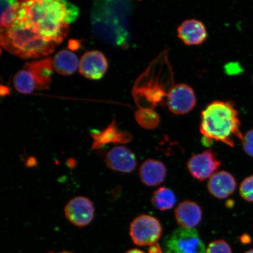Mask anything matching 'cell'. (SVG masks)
<instances>
[{"label": "cell", "instance_id": "cell-11", "mask_svg": "<svg viewBox=\"0 0 253 253\" xmlns=\"http://www.w3.org/2000/svg\"><path fill=\"white\" fill-rule=\"evenodd\" d=\"M104 162L109 169L123 173H132L137 165L134 153L125 145H118L110 149L104 156Z\"/></svg>", "mask_w": 253, "mask_h": 253}, {"label": "cell", "instance_id": "cell-19", "mask_svg": "<svg viewBox=\"0 0 253 253\" xmlns=\"http://www.w3.org/2000/svg\"><path fill=\"white\" fill-rule=\"evenodd\" d=\"M78 64L77 55L66 50L57 53L53 61L55 71L62 75H71L74 74L77 70Z\"/></svg>", "mask_w": 253, "mask_h": 253}, {"label": "cell", "instance_id": "cell-6", "mask_svg": "<svg viewBox=\"0 0 253 253\" xmlns=\"http://www.w3.org/2000/svg\"><path fill=\"white\" fill-rule=\"evenodd\" d=\"M164 253H206L205 246L195 229L174 230L164 240Z\"/></svg>", "mask_w": 253, "mask_h": 253}, {"label": "cell", "instance_id": "cell-1", "mask_svg": "<svg viewBox=\"0 0 253 253\" xmlns=\"http://www.w3.org/2000/svg\"><path fill=\"white\" fill-rule=\"evenodd\" d=\"M79 13L77 7L63 0L22 1L17 20L57 45L68 36L69 24Z\"/></svg>", "mask_w": 253, "mask_h": 253}, {"label": "cell", "instance_id": "cell-13", "mask_svg": "<svg viewBox=\"0 0 253 253\" xmlns=\"http://www.w3.org/2000/svg\"><path fill=\"white\" fill-rule=\"evenodd\" d=\"M90 134L93 140L91 145L93 150H99L110 143L120 145L125 144L131 141L132 139L130 133L122 131L117 126L115 120L103 130H93L90 132Z\"/></svg>", "mask_w": 253, "mask_h": 253}, {"label": "cell", "instance_id": "cell-26", "mask_svg": "<svg viewBox=\"0 0 253 253\" xmlns=\"http://www.w3.org/2000/svg\"><path fill=\"white\" fill-rule=\"evenodd\" d=\"M242 141L246 153L253 157V129L246 132Z\"/></svg>", "mask_w": 253, "mask_h": 253}, {"label": "cell", "instance_id": "cell-27", "mask_svg": "<svg viewBox=\"0 0 253 253\" xmlns=\"http://www.w3.org/2000/svg\"><path fill=\"white\" fill-rule=\"evenodd\" d=\"M148 253H164V249L158 243L150 246Z\"/></svg>", "mask_w": 253, "mask_h": 253}, {"label": "cell", "instance_id": "cell-5", "mask_svg": "<svg viewBox=\"0 0 253 253\" xmlns=\"http://www.w3.org/2000/svg\"><path fill=\"white\" fill-rule=\"evenodd\" d=\"M0 37L2 47L23 59L48 55L54 50L56 45L47 42L31 27L17 20L11 27L1 29Z\"/></svg>", "mask_w": 253, "mask_h": 253}, {"label": "cell", "instance_id": "cell-10", "mask_svg": "<svg viewBox=\"0 0 253 253\" xmlns=\"http://www.w3.org/2000/svg\"><path fill=\"white\" fill-rule=\"evenodd\" d=\"M220 166V161L211 150L194 155L189 158L187 163L189 172L199 181L210 178Z\"/></svg>", "mask_w": 253, "mask_h": 253}, {"label": "cell", "instance_id": "cell-2", "mask_svg": "<svg viewBox=\"0 0 253 253\" xmlns=\"http://www.w3.org/2000/svg\"><path fill=\"white\" fill-rule=\"evenodd\" d=\"M166 53L154 60L135 82L132 96L139 109H154L173 86V72Z\"/></svg>", "mask_w": 253, "mask_h": 253}, {"label": "cell", "instance_id": "cell-29", "mask_svg": "<svg viewBox=\"0 0 253 253\" xmlns=\"http://www.w3.org/2000/svg\"><path fill=\"white\" fill-rule=\"evenodd\" d=\"M202 144L206 147L211 146L213 144V141L211 140V139L203 137L202 140Z\"/></svg>", "mask_w": 253, "mask_h": 253}, {"label": "cell", "instance_id": "cell-23", "mask_svg": "<svg viewBox=\"0 0 253 253\" xmlns=\"http://www.w3.org/2000/svg\"><path fill=\"white\" fill-rule=\"evenodd\" d=\"M16 90L23 94H29L36 89V83L33 76L26 69H22L16 74L14 79Z\"/></svg>", "mask_w": 253, "mask_h": 253}, {"label": "cell", "instance_id": "cell-17", "mask_svg": "<svg viewBox=\"0 0 253 253\" xmlns=\"http://www.w3.org/2000/svg\"><path fill=\"white\" fill-rule=\"evenodd\" d=\"M167 169L160 161L149 159L145 161L139 169V176L142 183L148 186H156L165 181Z\"/></svg>", "mask_w": 253, "mask_h": 253}, {"label": "cell", "instance_id": "cell-7", "mask_svg": "<svg viewBox=\"0 0 253 253\" xmlns=\"http://www.w3.org/2000/svg\"><path fill=\"white\" fill-rule=\"evenodd\" d=\"M162 232L160 221L148 214L135 217L129 226V236L134 244L139 246L155 244L160 239Z\"/></svg>", "mask_w": 253, "mask_h": 253}, {"label": "cell", "instance_id": "cell-4", "mask_svg": "<svg viewBox=\"0 0 253 253\" xmlns=\"http://www.w3.org/2000/svg\"><path fill=\"white\" fill-rule=\"evenodd\" d=\"M128 9L126 1H94L90 19L95 36L114 45H125L128 38L126 19Z\"/></svg>", "mask_w": 253, "mask_h": 253}, {"label": "cell", "instance_id": "cell-34", "mask_svg": "<svg viewBox=\"0 0 253 253\" xmlns=\"http://www.w3.org/2000/svg\"><path fill=\"white\" fill-rule=\"evenodd\" d=\"M245 253H253V249L249 250V251H247Z\"/></svg>", "mask_w": 253, "mask_h": 253}, {"label": "cell", "instance_id": "cell-31", "mask_svg": "<svg viewBox=\"0 0 253 253\" xmlns=\"http://www.w3.org/2000/svg\"><path fill=\"white\" fill-rule=\"evenodd\" d=\"M125 253H145L144 252L141 251V250H139L137 249H132L130 250H128V251H126Z\"/></svg>", "mask_w": 253, "mask_h": 253}, {"label": "cell", "instance_id": "cell-32", "mask_svg": "<svg viewBox=\"0 0 253 253\" xmlns=\"http://www.w3.org/2000/svg\"><path fill=\"white\" fill-rule=\"evenodd\" d=\"M1 95H5L7 94H9L8 88L7 87L1 86Z\"/></svg>", "mask_w": 253, "mask_h": 253}, {"label": "cell", "instance_id": "cell-28", "mask_svg": "<svg viewBox=\"0 0 253 253\" xmlns=\"http://www.w3.org/2000/svg\"><path fill=\"white\" fill-rule=\"evenodd\" d=\"M79 43L77 41L71 40L69 43V47L72 50H77L79 48Z\"/></svg>", "mask_w": 253, "mask_h": 253}, {"label": "cell", "instance_id": "cell-3", "mask_svg": "<svg viewBox=\"0 0 253 253\" xmlns=\"http://www.w3.org/2000/svg\"><path fill=\"white\" fill-rule=\"evenodd\" d=\"M240 128L238 112L230 102L214 101L202 110L200 132L205 137L233 147L236 139L243 140Z\"/></svg>", "mask_w": 253, "mask_h": 253}, {"label": "cell", "instance_id": "cell-16", "mask_svg": "<svg viewBox=\"0 0 253 253\" xmlns=\"http://www.w3.org/2000/svg\"><path fill=\"white\" fill-rule=\"evenodd\" d=\"M176 222L185 229H194L202 219V209L194 201H185L180 203L175 211Z\"/></svg>", "mask_w": 253, "mask_h": 253}, {"label": "cell", "instance_id": "cell-15", "mask_svg": "<svg viewBox=\"0 0 253 253\" xmlns=\"http://www.w3.org/2000/svg\"><path fill=\"white\" fill-rule=\"evenodd\" d=\"M207 187L208 191L213 197L220 199H225L235 192L236 181L232 174L221 170L211 177Z\"/></svg>", "mask_w": 253, "mask_h": 253}, {"label": "cell", "instance_id": "cell-12", "mask_svg": "<svg viewBox=\"0 0 253 253\" xmlns=\"http://www.w3.org/2000/svg\"><path fill=\"white\" fill-rule=\"evenodd\" d=\"M108 68L106 57L98 50L88 51L82 57L79 63V72L91 80L102 78Z\"/></svg>", "mask_w": 253, "mask_h": 253}, {"label": "cell", "instance_id": "cell-9", "mask_svg": "<svg viewBox=\"0 0 253 253\" xmlns=\"http://www.w3.org/2000/svg\"><path fill=\"white\" fill-rule=\"evenodd\" d=\"M65 216L73 225L78 227H86L92 222L95 208L93 202L87 197H74L66 204Z\"/></svg>", "mask_w": 253, "mask_h": 253}, {"label": "cell", "instance_id": "cell-21", "mask_svg": "<svg viewBox=\"0 0 253 253\" xmlns=\"http://www.w3.org/2000/svg\"><path fill=\"white\" fill-rule=\"evenodd\" d=\"M22 1H1V29L11 27L17 20Z\"/></svg>", "mask_w": 253, "mask_h": 253}, {"label": "cell", "instance_id": "cell-18", "mask_svg": "<svg viewBox=\"0 0 253 253\" xmlns=\"http://www.w3.org/2000/svg\"><path fill=\"white\" fill-rule=\"evenodd\" d=\"M52 65V59L46 58L27 62L24 65L23 69L29 71L33 76L37 90L47 89L51 82Z\"/></svg>", "mask_w": 253, "mask_h": 253}, {"label": "cell", "instance_id": "cell-25", "mask_svg": "<svg viewBox=\"0 0 253 253\" xmlns=\"http://www.w3.org/2000/svg\"><path fill=\"white\" fill-rule=\"evenodd\" d=\"M240 194L245 201L253 202V175L243 180L240 186Z\"/></svg>", "mask_w": 253, "mask_h": 253}, {"label": "cell", "instance_id": "cell-30", "mask_svg": "<svg viewBox=\"0 0 253 253\" xmlns=\"http://www.w3.org/2000/svg\"><path fill=\"white\" fill-rule=\"evenodd\" d=\"M241 242L243 244H247V243H249L251 242V238L248 235H243L241 239H240Z\"/></svg>", "mask_w": 253, "mask_h": 253}, {"label": "cell", "instance_id": "cell-8", "mask_svg": "<svg viewBox=\"0 0 253 253\" xmlns=\"http://www.w3.org/2000/svg\"><path fill=\"white\" fill-rule=\"evenodd\" d=\"M168 108L176 115H186L197 105V97L193 88L188 84L173 85L166 98Z\"/></svg>", "mask_w": 253, "mask_h": 253}, {"label": "cell", "instance_id": "cell-24", "mask_svg": "<svg viewBox=\"0 0 253 253\" xmlns=\"http://www.w3.org/2000/svg\"><path fill=\"white\" fill-rule=\"evenodd\" d=\"M206 253H232L229 243L224 240H214L210 243Z\"/></svg>", "mask_w": 253, "mask_h": 253}, {"label": "cell", "instance_id": "cell-22", "mask_svg": "<svg viewBox=\"0 0 253 253\" xmlns=\"http://www.w3.org/2000/svg\"><path fill=\"white\" fill-rule=\"evenodd\" d=\"M135 118L138 124L146 129L156 128L160 123V116L154 109H139L135 113Z\"/></svg>", "mask_w": 253, "mask_h": 253}, {"label": "cell", "instance_id": "cell-14", "mask_svg": "<svg viewBox=\"0 0 253 253\" xmlns=\"http://www.w3.org/2000/svg\"><path fill=\"white\" fill-rule=\"evenodd\" d=\"M178 37L188 46L199 45L207 39L208 33L205 25L196 19L185 20L177 29Z\"/></svg>", "mask_w": 253, "mask_h": 253}, {"label": "cell", "instance_id": "cell-33", "mask_svg": "<svg viewBox=\"0 0 253 253\" xmlns=\"http://www.w3.org/2000/svg\"><path fill=\"white\" fill-rule=\"evenodd\" d=\"M47 253H73L70 252H67V251H63V252H54L52 251L48 252Z\"/></svg>", "mask_w": 253, "mask_h": 253}, {"label": "cell", "instance_id": "cell-20", "mask_svg": "<svg viewBox=\"0 0 253 253\" xmlns=\"http://www.w3.org/2000/svg\"><path fill=\"white\" fill-rule=\"evenodd\" d=\"M154 207L161 211L171 210L176 202V196L171 189L161 187L154 192L151 198Z\"/></svg>", "mask_w": 253, "mask_h": 253}]
</instances>
